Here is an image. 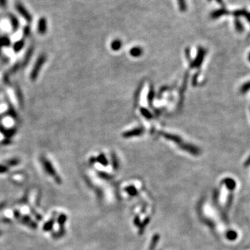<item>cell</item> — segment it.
<instances>
[{
	"instance_id": "cell-1",
	"label": "cell",
	"mask_w": 250,
	"mask_h": 250,
	"mask_svg": "<svg viewBox=\"0 0 250 250\" xmlns=\"http://www.w3.org/2000/svg\"><path fill=\"white\" fill-rule=\"evenodd\" d=\"M40 162L42 165L43 167V169L46 172V173L51 176L58 184H61V183H62V179H61L60 176L58 175L57 172H56V170H55L54 167L52 165V163H51L47 158L44 157V156L40 157Z\"/></svg>"
},
{
	"instance_id": "cell-2",
	"label": "cell",
	"mask_w": 250,
	"mask_h": 250,
	"mask_svg": "<svg viewBox=\"0 0 250 250\" xmlns=\"http://www.w3.org/2000/svg\"><path fill=\"white\" fill-rule=\"evenodd\" d=\"M46 60L47 56L45 54H42L38 56V58L36 61L35 64L33 65V69L31 70L30 75V78L31 81H36L37 79L39 73H40L42 69V67H43L44 63L46 62Z\"/></svg>"
},
{
	"instance_id": "cell-3",
	"label": "cell",
	"mask_w": 250,
	"mask_h": 250,
	"mask_svg": "<svg viewBox=\"0 0 250 250\" xmlns=\"http://www.w3.org/2000/svg\"><path fill=\"white\" fill-rule=\"evenodd\" d=\"M16 9L18 11V13L20 14L21 16L23 17V18L25 19L28 23H31L32 21V16L31 13L27 11L24 5L20 3V2H17L16 3Z\"/></svg>"
},
{
	"instance_id": "cell-4",
	"label": "cell",
	"mask_w": 250,
	"mask_h": 250,
	"mask_svg": "<svg viewBox=\"0 0 250 250\" xmlns=\"http://www.w3.org/2000/svg\"><path fill=\"white\" fill-rule=\"evenodd\" d=\"M18 220L22 224L26 225V227H29L31 229L35 230L38 228L37 223L34 222L31 217H29L27 215H22Z\"/></svg>"
},
{
	"instance_id": "cell-5",
	"label": "cell",
	"mask_w": 250,
	"mask_h": 250,
	"mask_svg": "<svg viewBox=\"0 0 250 250\" xmlns=\"http://www.w3.org/2000/svg\"><path fill=\"white\" fill-rule=\"evenodd\" d=\"M47 31V21L44 17L39 19L38 23V32L41 35H45Z\"/></svg>"
},
{
	"instance_id": "cell-6",
	"label": "cell",
	"mask_w": 250,
	"mask_h": 250,
	"mask_svg": "<svg viewBox=\"0 0 250 250\" xmlns=\"http://www.w3.org/2000/svg\"><path fill=\"white\" fill-rule=\"evenodd\" d=\"M56 215H57V213L55 212L54 213L53 215H52V217L51 218L48 220V221H47L45 224L43 225V229L44 231H46V232H48V231H50L52 230L53 227H54V223L56 222Z\"/></svg>"
},
{
	"instance_id": "cell-7",
	"label": "cell",
	"mask_w": 250,
	"mask_h": 250,
	"mask_svg": "<svg viewBox=\"0 0 250 250\" xmlns=\"http://www.w3.org/2000/svg\"><path fill=\"white\" fill-rule=\"evenodd\" d=\"M228 13H229V11H228L226 9L223 7V8L213 11L212 13H210V18H211L212 19H217L223 16L227 15Z\"/></svg>"
},
{
	"instance_id": "cell-8",
	"label": "cell",
	"mask_w": 250,
	"mask_h": 250,
	"mask_svg": "<svg viewBox=\"0 0 250 250\" xmlns=\"http://www.w3.org/2000/svg\"><path fill=\"white\" fill-rule=\"evenodd\" d=\"M9 19L10 21H11V24L12 29H13V31L14 32H16V31L18 30V29L19 27V19L17 18V17L16 16H14L13 14L9 15Z\"/></svg>"
},
{
	"instance_id": "cell-9",
	"label": "cell",
	"mask_w": 250,
	"mask_h": 250,
	"mask_svg": "<svg viewBox=\"0 0 250 250\" xmlns=\"http://www.w3.org/2000/svg\"><path fill=\"white\" fill-rule=\"evenodd\" d=\"M224 184L227 186V188L229 189L230 191H234L235 190V188L236 187V183L234 179H233L231 178H226L224 179Z\"/></svg>"
},
{
	"instance_id": "cell-10",
	"label": "cell",
	"mask_w": 250,
	"mask_h": 250,
	"mask_svg": "<svg viewBox=\"0 0 250 250\" xmlns=\"http://www.w3.org/2000/svg\"><path fill=\"white\" fill-rule=\"evenodd\" d=\"M0 132L2 133V134H4L6 138H10V137L13 136V135L16 134V129H6L2 126V124H0Z\"/></svg>"
},
{
	"instance_id": "cell-11",
	"label": "cell",
	"mask_w": 250,
	"mask_h": 250,
	"mask_svg": "<svg viewBox=\"0 0 250 250\" xmlns=\"http://www.w3.org/2000/svg\"><path fill=\"white\" fill-rule=\"evenodd\" d=\"M24 43H25V42H24V39H21V40L16 42L13 47V51L15 52L18 53L19 51H20L22 50V49L24 47Z\"/></svg>"
},
{
	"instance_id": "cell-12",
	"label": "cell",
	"mask_w": 250,
	"mask_h": 250,
	"mask_svg": "<svg viewBox=\"0 0 250 250\" xmlns=\"http://www.w3.org/2000/svg\"><path fill=\"white\" fill-rule=\"evenodd\" d=\"M68 220V216L64 213H61V214L57 217V222L59 225V228L64 227L66 221Z\"/></svg>"
},
{
	"instance_id": "cell-13",
	"label": "cell",
	"mask_w": 250,
	"mask_h": 250,
	"mask_svg": "<svg viewBox=\"0 0 250 250\" xmlns=\"http://www.w3.org/2000/svg\"><path fill=\"white\" fill-rule=\"evenodd\" d=\"M33 53V47H30L28 49L27 51H26L25 56H24V61H23V65L25 66L27 63H29V60H30V58H31V56H32Z\"/></svg>"
},
{
	"instance_id": "cell-14",
	"label": "cell",
	"mask_w": 250,
	"mask_h": 250,
	"mask_svg": "<svg viewBox=\"0 0 250 250\" xmlns=\"http://www.w3.org/2000/svg\"><path fill=\"white\" fill-rule=\"evenodd\" d=\"M11 42L10 38L8 36H2L0 37V49H1L2 47H9L11 45Z\"/></svg>"
},
{
	"instance_id": "cell-15",
	"label": "cell",
	"mask_w": 250,
	"mask_h": 250,
	"mask_svg": "<svg viewBox=\"0 0 250 250\" xmlns=\"http://www.w3.org/2000/svg\"><path fill=\"white\" fill-rule=\"evenodd\" d=\"M65 227H62V228H59V230H58V231L53 233L52 236L53 238L54 239H58V238H62L63 236H65Z\"/></svg>"
},
{
	"instance_id": "cell-16",
	"label": "cell",
	"mask_w": 250,
	"mask_h": 250,
	"mask_svg": "<svg viewBox=\"0 0 250 250\" xmlns=\"http://www.w3.org/2000/svg\"><path fill=\"white\" fill-rule=\"evenodd\" d=\"M20 163V160L19 158H13L11 159H9V160L6 161V164L5 165L9 167H15L18 165Z\"/></svg>"
},
{
	"instance_id": "cell-17",
	"label": "cell",
	"mask_w": 250,
	"mask_h": 250,
	"mask_svg": "<svg viewBox=\"0 0 250 250\" xmlns=\"http://www.w3.org/2000/svg\"><path fill=\"white\" fill-rule=\"evenodd\" d=\"M177 3L180 11L182 12V13L186 12V10H187V3H186V0H177Z\"/></svg>"
},
{
	"instance_id": "cell-18",
	"label": "cell",
	"mask_w": 250,
	"mask_h": 250,
	"mask_svg": "<svg viewBox=\"0 0 250 250\" xmlns=\"http://www.w3.org/2000/svg\"><path fill=\"white\" fill-rule=\"evenodd\" d=\"M249 90H250V81L243 83L241 85V88H240V92L241 94H245V93L248 92Z\"/></svg>"
},
{
	"instance_id": "cell-19",
	"label": "cell",
	"mask_w": 250,
	"mask_h": 250,
	"mask_svg": "<svg viewBox=\"0 0 250 250\" xmlns=\"http://www.w3.org/2000/svg\"><path fill=\"white\" fill-rule=\"evenodd\" d=\"M234 25H235V28H236V31H238V32H242V31H244L243 25H242V24L241 23V21H240L238 19H235Z\"/></svg>"
},
{
	"instance_id": "cell-20",
	"label": "cell",
	"mask_w": 250,
	"mask_h": 250,
	"mask_svg": "<svg viewBox=\"0 0 250 250\" xmlns=\"http://www.w3.org/2000/svg\"><path fill=\"white\" fill-rule=\"evenodd\" d=\"M247 13V11L246 10H244V9H242V10H236V11H235L233 12V15L236 17V18H239V17L241 16H245L246 14Z\"/></svg>"
},
{
	"instance_id": "cell-21",
	"label": "cell",
	"mask_w": 250,
	"mask_h": 250,
	"mask_svg": "<svg viewBox=\"0 0 250 250\" xmlns=\"http://www.w3.org/2000/svg\"><path fill=\"white\" fill-rule=\"evenodd\" d=\"M227 237L230 241H235L238 238V234L235 231H229L227 232Z\"/></svg>"
},
{
	"instance_id": "cell-22",
	"label": "cell",
	"mask_w": 250,
	"mask_h": 250,
	"mask_svg": "<svg viewBox=\"0 0 250 250\" xmlns=\"http://www.w3.org/2000/svg\"><path fill=\"white\" fill-rule=\"evenodd\" d=\"M31 33V27L29 25H26L23 29V35L24 38H27L30 36Z\"/></svg>"
},
{
	"instance_id": "cell-23",
	"label": "cell",
	"mask_w": 250,
	"mask_h": 250,
	"mask_svg": "<svg viewBox=\"0 0 250 250\" xmlns=\"http://www.w3.org/2000/svg\"><path fill=\"white\" fill-rule=\"evenodd\" d=\"M9 171V167L3 164H0V174L6 173Z\"/></svg>"
},
{
	"instance_id": "cell-24",
	"label": "cell",
	"mask_w": 250,
	"mask_h": 250,
	"mask_svg": "<svg viewBox=\"0 0 250 250\" xmlns=\"http://www.w3.org/2000/svg\"><path fill=\"white\" fill-rule=\"evenodd\" d=\"M121 46V43L120 41L119 40H115L113 43H112V47L114 49V50H118V49Z\"/></svg>"
},
{
	"instance_id": "cell-25",
	"label": "cell",
	"mask_w": 250,
	"mask_h": 250,
	"mask_svg": "<svg viewBox=\"0 0 250 250\" xmlns=\"http://www.w3.org/2000/svg\"><path fill=\"white\" fill-rule=\"evenodd\" d=\"M13 214H14L15 218H16V219H17L18 220H19V218L20 217L21 215H22V214L20 213V212H19V210H14Z\"/></svg>"
},
{
	"instance_id": "cell-26",
	"label": "cell",
	"mask_w": 250,
	"mask_h": 250,
	"mask_svg": "<svg viewBox=\"0 0 250 250\" xmlns=\"http://www.w3.org/2000/svg\"><path fill=\"white\" fill-rule=\"evenodd\" d=\"M141 51V49H140V48H134L131 50V53H132V54H133V55L137 56V55L140 54Z\"/></svg>"
},
{
	"instance_id": "cell-27",
	"label": "cell",
	"mask_w": 250,
	"mask_h": 250,
	"mask_svg": "<svg viewBox=\"0 0 250 250\" xmlns=\"http://www.w3.org/2000/svg\"><path fill=\"white\" fill-rule=\"evenodd\" d=\"M7 5V0H0V6L2 8H6Z\"/></svg>"
},
{
	"instance_id": "cell-28",
	"label": "cell",
	"mask_w": 250,
	"mask_h": 250,
	"mask_svg": "<svg viewBox=\"0 0 250 250\" xmlns=\"http://www.w3.org/2000/svg\"><path fill=\"white\" fill-rule=\"evenodd\" d=\"M19 63H18V64H16L14 66H13V68H12L11 69V72H16L17 70H18V68H19Z\"/></svg>"
},
{
	"instance_id": "cell-29",
	"label": "cell",
	"mask_w": 250,
	"mask_h": 250,
	"mask_svg": "<svg viewBox=\"0 0 250 250\" xmlns=\"http://www.w3.org/2000/svg\"><path fill=\"white\" fill-rule=\"evenodd\" d=\"M244 165L245 167H249L250 166V155L249 156V157L247 158V160L245 161V162Z\"/></svg>"
},
{
	"instance_id": "cell-30",
	"label": "cell",
	"mask_w": 250,
	"mask_h": 250,
	"mask_svg": "<svg viewBox=\"0 0 250 250\" xmlns=\"http://www.w3.org/2000/svg\"><path fill=\"white\" fill-rule=\"evenodd\" d=\"M245 18L247 19V21L249 22V23H250V13H248V12H247L246 16H245Z\"/></svg>"
},
{
	"instance_id": "cell-31",
	"label": "cell",
	"mask_w": 250,
	"mask_h": 250,
	"mask_svg": "<svg viewBox=\"0 0 250 250\" xmlns=\"http://www.w3.org/2000/svg\"><path fill=\"white\" fill-rule=\"evenodd\" d=\"M216 2H217L218 4H223V0H216Z\"/></svg>"
},
{
	"instance_id": "cell-32",
	"label": "cell",
	"mask_w": 250,
	"mask_h": 250,
	"mask_svg": "<svg viewBox=\"0 0 250 250\" xmlns=\"http://www.w3.org/2000/svg\"><path fill=\"white\" fill-rule=\"evenodd\" d=\"M248 60H249V61L250 62V53L249 54V55H248Z\"/></svg>"
},
{
	"instance_id": "cell-33",
	"label": "cell",
	"mask_w": 250,
	"mask_h": 250,
	"mask_svg": "<svg viewBox=\"0 0 250 250\" xmlns=\"http://www.w3.org/2000/svg\"><path fill=\"white\" fill-rule=\"evenodd\" d=\"M0 236H2V231H0Z\"/></svg>"
},
{
	"instance_id": "cell-34",
	"label": "cell",
	"mask_w": 250,
	"mask_h": 250,
	"mask_svg": "<svg viewBox=\"0 0 250 250\" xmlns=\"http://www.w3.org/2000/svg\"><path fill=\"white\" fill-rule=\"evenodd\" d=\"M208 1H211V0H208Z\"/></svg>"
}]
</instances>
